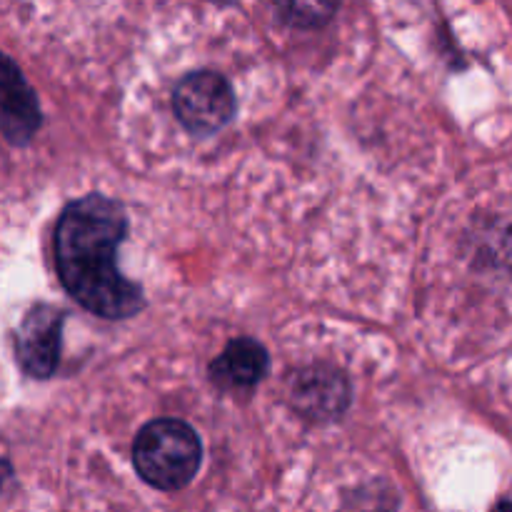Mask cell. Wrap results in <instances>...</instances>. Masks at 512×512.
<instances>
[{"instance_id": "2", "label": "cell", "mask_w": 512, "mask_h": 512, "mask_svg": "<svg viewBox=\"0 0 512 512\" xmlns=\"http://www.w3.org/2000/svg\"><path fill=\"white\" fill-rule=\"evenodd\" d=\"M203 460L198 433L178 418L150 420L133 445L140 478L158 490H180L195 478Z\"/></svg>"}, {"instance_id": "7", "label": "cell", "mask_w": 512, "mask_h": 512, "mask_svg": "<svg viewBox=\"0 0 512 512\" xmlns=\"http://www.w3.org/2000/svg\"><path fill=\"white\" fill-rule=\"evenodd\" d=\"M268 350L253 338H235L210 365V378L223 388H253L268 375Z\"/></svg>"}, {"instance_id": "6", "label": "cell", "mask_w": 512, "mask_h": 512, "mask_svg": "<svg viewBox=\"0 0 512 512\" xmlns=\"http://www.w3.org/2000/svg\"><path fill=\"white\" fill-rule=\"evenodd\" d=\"M0 105H3V135L8 143L23 145L28 143L40 128V108L35 93L25 83L23 73L13 58H3L0 63Z\"/></svg>"}, {"instance_id": "1", "label": "cell", "mask_w": 512, "mask_h": 512, "mask_svg": "<svg viewBox=\"0 0 512 512\" xmlns=\"http://www.w3.org/2000/svg\"><path fill=\"white\" fill-rule=\"evenodd\" d=\"M125 235V208L98 193L65 205L55 225V263L65 293L105 320L133 318L145 303L143 290L115 263Z\"/></svg>"}, {"instance_id": "4", "label": "cell", "mask_w": 512, "mask_h": 512, "mask_svg": "<svg viewBox=\"0 0 512 512\" xmlns=\"http://www.w3.org/2000/svg\"><path fill=\"white\" fill-rule=\"evenodd\" d=\"M60 333H63V313L53 305H35L23 318L18 330V363L25 375L45 380L55 373L60 360Z\"/></svg>"}, {"instance_id": "3", "label": "cell", "mask_w": 512, "mask_h": 512, "mask_svg": "<svg viewBox=\"0 0 512 512\" xmlns=\"http://www.w3.org/2000/svg\"><path fill=\"white\" fill-rule=\"evenodd\" d=\"M235 108L233 88L213 70L188 73L173 90L175 118L193 135L218 133L235 118Z\"/></svg>"}, {"instance_id": "5", "label": "cell", "mask_w": 512, "mask_h": 512, "mask_svg": "<svg viewBox=\"0 0 512 512\" xmlns=\"http://www.w3.org/2000/svg\"><path fill=\"white\" fill-rule=\"evenodd\" d=\"M290 398L305 418L335 420L350 405V383L333 365H310L295 375Z\"/></svg>"}]
</instances>
